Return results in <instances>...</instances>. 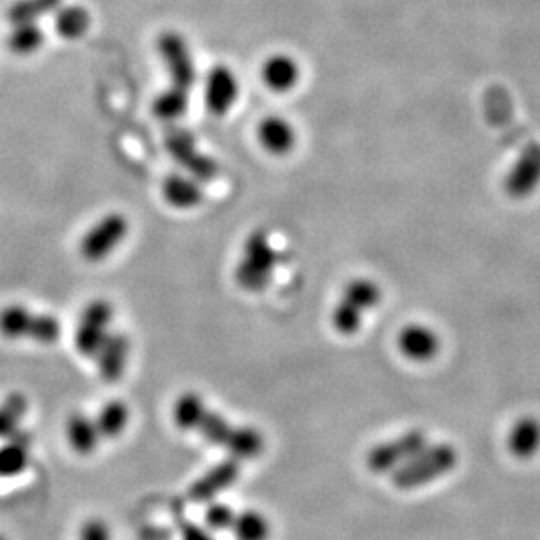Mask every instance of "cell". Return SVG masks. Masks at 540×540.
Wrapping results in <instances>:
<instances>
[{"instance_id": "cell-20", "label": "cell", "mask_w": 540, "mask_h": 540, "mask_svg": "<svg viewBox=\"0 0 540 540\" xmlns=\"http://www.w3.org/2000/svg\"><path fill=\"white\" fill-rule=\"evenodd\" d=\"M224 448L228 450L231 458H235L238 462L252 460L263 453L264 436L256 427L235 425Z\"/></svg>"}, {"instance_id": "cell-4", "label": "cell", "mask_w": 540, "mask_h": 540, "mask_svg": "<svg viewBox=\"0 0 540 540\" xmlns=\"http://www.w3.org/2000/svg\"><path fill=\"white\" fill-rule=\"evenodd\" d=\"M427 444L429 439L422 429H411L394 439L374 444L373 448L367 451V469L378 476L392 474L415 457L416 453L422 451Z\"/></svg>"}, {"instance_id": "cell-23", "label": "cell", "mask_w": 540, "mask_h": 540, "mask_svg": "<svg viewBox=\"0 0 540 540\" xmlns=\"http://www.w3.org/2000/svg\"><path fill=\"white\" fill-rule=\"evenodd\" d=\"M46 42V34L37 21L14 23L13 30L7 35V48L14 55L30 56L37 53Z\"/></svg>"}, {"instance_id": "cell-28", "label": "cell", "mask_w": 540, "mask_h": 540, "mask_svg": "<svg viewBox=\"0 0 540 540\" xmlns=\"http://www.w3.org/2000/svg\"><path fill=\"white\" fill-rule=\"evenodd\" d=\"M28 401L21 392H13L0 402V439L14 436L27 415Z\"/></svg>"}, {"instance_id": "cell-29", "label": "cell", "mask_w": 540, "mask_h": 540, "mask_svg": "<svg viewBox=\"0 0 540 540\" xmlns=\"http://www.w3.org/2000/svg\"><path fill=\"white\" fill-rule=\"evenodd\" d=\"M62 6V0H16L7 11L11 23H30L53 14Z\"/></svg>"}, {"instance_id": "cell-22", "label": "cell", "mask_w": 540, "mask_h": 540, "mask_svg": "<svg viewBox=\"0 0 540 540\" xmlns=\"http://www.w3.org/2000/svg\"><path fill=\"white\" fill-rule=\"evenodd\" d=\"M91 27V14L83 6H67L56 11V34L65 41H77L88 34Z\"/></svg>"}, {"instance_id": "cell-12", "label": "cell", "mask_w": 540, "mask_h": 540, "mask_svg": "<svg viewBox=\"0 0 540 540\" xmlns=\"http://www.w3.org/2000/svg\"><path fill=\"white\" fill-rule=\"evenodd\" d=\"M240 471L242 467L235 458L229 457L228 460H222L194 481L193 486L189 488V497L200 504L212 502L215 497H219L221 493L235 485L240 478Z\"/></svg>"}, {"instance_id": "cell-19", "label": "cell", "mask_w": 540, "mask_h": 540, "mask_svg": "<svg viewBox=\"0 0 540 540\" xmlns=\"http://www.w3.org/2000/svg\"><path fill=\"white\" fill-rule=\"evenodd\" d=\"M65 434L69 439L70 448L79 455L93 453L102 439L95 418L81 411H76L69 416V420L65 423Z\"/></svg>"}, {"instance_id": "cell-31", "label": "cell", "mask_w": 540, "mask_h": 540, "mask_svg": "<svg viewBox=\"0 0 540 540\" xmlns=\"http://www.w3.org/2000/svg\"><path fill=\"white\" fill-rule=\"evenodd\" d=\"M236 513L224 502H208L207 511H205V525L212 532H224L231 530Z\"/></svg>"}, {"instance_id": "cell-15", "label": "cell", "mask_w": 540, "mask_h": 540, "mask_svg": "<svg viewBox=\"0 0 540 540\" xmlns=\"http://www.w3.org/2000/svg\"><path fill=\"white\" fill-rule=\"evenodd\" d=\"M507 451L518 460H532L540 451V420L528 415L514 423L506 439Z\"/></svg>"}, {"instance_id": "cell-18", "label": "cell", "mask_w": 540, "mask_h": 540, "mask_svg": "<svg viewBox=\"0 0 540 540\" xmlns=\"http://www.w3.org/2000/svg\"><path fill=\"white\" fill-rule=\"evenodd\" d=\"M32 439L27 432L18 430L14 436L7 437L0 446V478H14L27 469L30 464Z\"/></svg>"}, {"instance_id": "cell-21", "label": "cell", "mask_w": 540, "mask_h": 540, "mask_svg": "<svg viewBox=\"0 0 540 540\" xmlns=\"http://www.w3.org/2000/svg\"><path fill=\"white\" fill-rule=\"evenodd\" d=\"M207 404L203 401L198 392H184L177 397L174 409H172V418H174L175 427L184 432L189 430H198L203 416L207 415Z\"/></svg>"}, {"instance_id": "cell-10", "label": "cell", "mask_w": 540, "mask_h": 540, "mask_svg": "<svg viewBox=\"0 0 540 540\" xmlns=\"http://www.w3.org/2000/svg\"><path fill=\"white\" fill-rule=\"evenodd\" d=\"M240 97V83L228 65H214L205 79V105L214 116H226Z\"/></svg>"}, {"instance_id": "cell-1", "label": "cell", "mask_w": 540, "mask_h": 540, "mask_svg": "<svg viewBox=\"0 0 540 540\" xmlns=\"http://www.w3.org/2000/svg\"><path fill=\"white\" fill-rule=\"evenodd\" d=\"M458 465V451L453 444H427L415 457L390 474L397 490L411 492L448 476Z\"/></svg>"}, {"instance_id": "cell-32", "label": "cell", "mask_w": 540, "mask_h": 540, "mask_svg": "<svg viewBox=\"0 0 540 540\" xmlns=\"http://www.w3.org/2000/svg\"><path fill=\"white\" fill-rule=\"evenodd\" d=\"M77 540H112L111 528L100 518L84 521Z\"/></svg>"}, {"instance_id": "cell-9", "label": "cell", "mask_w": 540, "mask_h": 540, "mask_svg": "<svg viewBox=\"0 0 540 540\" xmlns=\"http://www.w3.org/2000/svg\"><path fill=\"white\" fill-rule=\"evenodd\" d=\"M540 186V144L532 142L521 151L518 160L507 172L506 193L514 200H525Z\"/></svg>"}, {"instance_id": "cell-25", "label": "cell", "mask_w": 540, "mask_h": 540, "mask_svg": "<svg viewBox=\"0 0 540 540\" xmlns=\"http://www.w3.org/2000/svg\"><path fill=\"white\" fill-rule=\"evenodd\" d=\"M231 532L236 540H268L271 535L270 520L259 511L247 509L236 513Z\"/></svg>"}, {"instance_id": "cell-8", "label": "cell", "mask_w": 540, "mask_h": 540, "mask_svg": "<svg viewBox=\"0 0 540 540\" xmlns=\"http://www.w3.org/2000/svg\"><path fill=\"white\" fill-rule=\"evenodd\" d=\"M165 147L187 174L200 182H212L219 174V165L214 158L203 154L196 144L193 133L186 130H174L167 135Z\"/></svg>"}, {"instance_id": "cell-5", "label": "cell", "mask_w": 540, "mask_h": 540, "mask_svg": "<svg viewBox=\"0 0 540 540\" xmlns=\"http://www.w3.org/2000/svg\"><path fill=\"white\" fill-rule=\"evenodd\" d=\"M114 308L107 299H93L84 306L77 320L74 345L84 357H95L111 334Z\"/></svg>"}, {"instance_id": "cell-14", "label": "cell", "mask_w": 540, "mask_h": 540, "mask_svg": "<svg viewBox=\"0 0 540 540\" xmlns=\"http://www.w3.org/2000/svg\"><path fill=\"white\" fill-rule=\"evenodd\" d=\"M257 140L266 153L273 156H285L296 146V130L287 119L280 116H268L257 126Z\"/></svg>"}, {"instance_id": "cell-13", "label": "cell", "mask_w": 540, "mask_h": 540, "mask_svg": "<svg viewBox=\"0 0 540 540\" xmlns=\"http://www.w3.org/2000/svg\"><path fill=\"white\" fill-rule=\"evenodd\" d=\"M98 374L107 383L121 380L130 359V340L123 333H111L97 355Z\"/></svg>"}, {"instance_id": "cell-2", "label": "cell", "mask_w": 540, "mask_h": 540, "mask_svg": "<svg viewBox=\"0 0 540 540\" xmlns=\"http://www.w3.org/2000/svg\"><path fill=\"white\" fill-rule=\"evenodd\" d=\"M277 263V250L273 249L270 236L263 229H257L243 243L242 257L235 270L236 284L243 291H264L273 280Z\"/></svg>"}, {"instance_id": "cell-7", "label": "cell", "mask_w": 540, "mask_h": 540, "mask_svg": "<svg viewBox=\"0 0 540 540\" xmlns=\"http://www.w3.org/2000/svg\"><path fill=\"white\" fill-rule=\"evenodd\" d=\"M158 53L168 76L172 79V86L189 91L198 81V69L194 62L193 51L189 48L184 35L167 30L158 37Z\"/></svg>"}, {"instance_id": "cell-30", "label": "cell", "mask_w": 540, "mask_h": 540, "mask_svg": "<svg viewBox=\"0 0 540 540\" xmlns=\"http://www.w3.org/2000/svg\"><path fill=\"white\" fill-rule=\"evenodd\" d=\"M233 427H235V425H231L226 416L217 413V411H212V409H208L207 415L203 416V420H201L198 432H200L201 437H203L208 444H214V446H221V448H224L226 443H228L231 432H233Z\"/></svg>"}, {"instance_id": "cell-33", "label": "cell", "mask_w": 540, "mask_h": 540, "mask_svg": "<svg viewBox=\"0 0 540 540\" xmlns=\"http://www.w3.org/2000/svg\"><path fill=\"white\" fill-rule=\"evenodd\" d=\"M180 535H182V540H215L212 530L200 527L196 523H184Z\"/></svg>"}, {"instance_id": "cell-34", "label": "cell", "mask_w": 540, "mask_h": 540, "mask_svg": "<svg viewBox=\"0 0 540 540\" xmlns=\"http://www.w3.org/2000/svg\"><path fill=\"white\" fill-rule=\"evenodd\" d=\"M0 540H7L6 537H4V535L0 534Z\"/></svg>"}, {"instance_id": "cell-16", "label": "cell", "mask_w": 540, "mask_h": 540, "mask_svg": "<svg viewBox=\"0 0 540 540\" xmlns=\"http://www.w3.org/2000/svg\"><path fill=\"white\" fill-rule=\"evenodd\" d=\"M161 194L170 207L179 208V210H191L203 201L201 182L191 175H167L161 184Z\"/></svg>"}, {"instance_id": "cell-26", "label": "cell", "mask_w": 540, "mask_h": 540, "mask_svg": "<svg viewBox=\"0 0 540 540\" xmlns=\"http://www.w3.org/2000/svg\"><path fill=\"white\" fill-rule=\"evenodd\" d=\"M189 91L170 86L168 90L161 91L158 97L153 100V112L156 118L161 121H177L186 116L189 109Z\"/></svg>"}, {"instance_id": "cell-3", "label": "cell", "mask_w": 540, "mask_h": 540, "mask_svg": "<svg viewBox=\"0 0 540 540\" xmlns=\"http://www.w3.org/2000/svg\"><path fill=\"white\" fill-rule=\"evenodd\" d=\"M0 334L7 340H32L51 345L60 340L62 324L49 313H34L27 306L9 305L0 310Z\"/></svg>"}, {"instance_id": "cell-27", "label": "cell", "mask_w": 540, "mask_h": 540, "mask_svg": "<svg viewBox=\"0 0 540 540\" xmlns=\"http://www.w3.org/2000/svg\"><path fill=\"white\" fill-rule=\"evenodd\" d=\"M381 296H383L381 287L374 280L355 278L352 282H348L345 291L341 294V299H345L348 303L357 306L362 312L367 313L380 305Z\"/></svg>"}, {"instance_id": "cell-6", "label": "cell", "mask_w": 540, "mask_h": 540, "mask_svg": "<svg viewBox=\"0 0 540 540\" xmlns=\"http://www.w3.org/2000/svg\"><path fill=\"white\" fill-rule=\"evenodd\" d=\"M128 231H130V222L125 215L111 212L100 217L84 233L83 240L79 243V252L90 263L104 261L105 257L111 256L112 252L125 242Z\"/></svg>"}, {"instance_id": "cell-11", "label": "cell", "mask_w": 540, "mask_h": 540, "mask_svg": "<svg viewBox=\"0 0 540 540\" xmlns=\"http://www.w3.org/2000/svg\"><path fill=\"white\" fill-rule=\"evenodd\" d=\"M441 345V336L436 329L425 324H409L397 334V350L402 357L416 364H427L436 359L441 354Z\"/></svg>"}, {"instance_id": "cell-17", "label": "cell", "mask_w": 540, "mask_h": 540, "mask_svg": "<svg viewBox=\"0 0 540 540\" xmlns=\"http://www.w3.org/2000/svg\"><path fill=\"white\" fill-rule=\"evenodd\" d=\"M261 77L271 91L287 93L298 86L301 69L292 56L273 55L264 62Z\"/></svg>"}, {"instance_id": "cell-24", "label": "cell", "mask_w": 540, "mask_h": 540, "mask_svg": "<svg viewBox=\"0 0 540 540\" xmlns=\"http://www.w3.org/2000/svg\"><path fill=\"white\" fill-rule=\"evenodd\" d=\"M98 432L105 439H116L125 432L130 422V408L126 406V402L114 401L105 402L102 409L98 411L97 418Z\"/></svg>"}]
</instances>
